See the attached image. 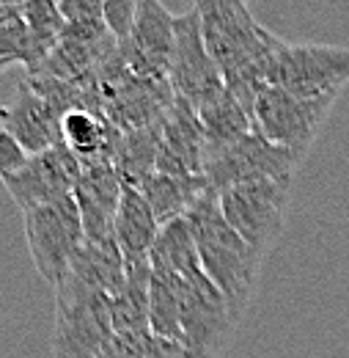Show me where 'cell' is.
Masks as SVG:
<instances>
[{"instance_id":"6da1fadb","label":"cell","mask_w":349,"mask_h":358,"mask_svg":"<svg viewBox=\"0 0 349 358\" xmlns=\"http://www.w3.org/2000/svg\"><path fill=\"white\" fill-rule=\"evenodd\" d=\"M193 6L225 89L253 116L259 94L272 89L275 58L283 39L256 22L245 0H195Z\"/></svg>"},{"instance_id":"7a4b0ae2","label":"cell","mask_w":349,"mask_h":358,"mask_svg":"<svg viewBox=\"0 0 349 358\" xmlns=\"http://www.w3.org/2000/svg\"><path fill=\"white\" fill-rule=\"evenodd\" d=\"M184 218L193 229L201 268L225 295L231 312L239 322L256 292L264 257L223 218L215 190H209Z\"/></svg>"},{"instance_id":"3957f363","label":"cell","mask_w":349,"mask_h":358,"mask_svg":"<svg viewBox=\"0 0 349 358\" xmlns=\"http://www.w3.org/2000/svg\"><path fill=\"white\" fill-rule=\"evenodd\" d=\"M55 320L50 350L55 358H96L113 339L110 295L88 287L77 275H66L55 289Z\"/></svg>"},{"instance_id":"277c9868","label":"cell","mask_w":349,"mask_h":358,"mask_svg":"<svg viewBox=\"0 0 349 358\" xmlns=\"http://www.w3.org/2000/svg\"><path fill=\"white\" fill-rule=\"evenodd\" d=\"M295 179H259L218 193L220 213L259 254H269L281 240Z\"/></svg>"},{"instance_id":"5b68a950","label":"cell","mask_w":349,"mask_h":358,"mask_svg":"<svg viewBox=\"0 0 349 358\" xmlns=\"http://www.w3.org/2000/svg\"><path fill=\"white\" fill-rule=\"evenodd\" d=\"M25 215V243L34 259V268L55 289L72 268V259L86 243V229L75 196L44 204Z\"/></svg>"},{"instance_id":"8992f818","label":"cell","mask_w":349,"mask_h":358,"mask_svg":"<svg viewBox=\"0 0 349 358\" xmlns=\"http://www.w3.org/2000/svg\"><path fill=\"white\" fill-rule=\"evenodd\" d=\"M336 99L339 96L306 99L283 89H267L253 105V130L262 133L267 141L289 149L303 163Z\"/></svg>"},{"instance_id":"52a82bcc","label":"cell","mask_w":349,"mask_h":358,"mask_svg":"<svg viewBox=\"0 0 349 358\" xmlns=\"http://www.w3.org/2000/svg\"><path fill=\"white\" fill-rule=\"evenodd\" d=\"M181 292V348L193 358H215L225 348L237 317L225 295L212 278L198 270L193 275H179Z\"/></svg>"},{"instance_id":"ba28073f","label":"cell","mask_w":349,"mask_h":358,"mask_svg":"<svg viewBox=\"0 0 349 358\" xmlns=\"http://www.w3.org/2000/svg\"><path fill=\"white\" fill-rule=\"evenodd\" d=\"M349 86V47L289 45L283 42L275 58L272 89L295 96L319 99L339 96Z\"/></svg>"},{"instance_id":"9c48e42d","label":"cell","mask_w":349,"mask_h":358,"mask_svg":"<svg viewBox=\"0 0 349 358\" xmlns=\"http://www.w3.org/2000/svg\"><path fill=\"white\" fill-rule=\"evenodd\" d=\"M168 86L174 96L184 99L193 110H198L204 102L215 99L225 89L215 58L209 55L201 17L195 6L184 14H179L174 22V47L168 61Z\"/></svg>"},{"instance_id":"30bf717a","label":"cell","mask_w":349,"mask_h":358,"mask_svg":"<svg viewBox=\"0 0 349 358\" xmlns=\"http://www.w3.org/2000/svg\"><path fill=\"white\" fill-rule=\"evenodd\" d=\"M297 166L300 160L289 149L251 130L228 149L209 155L204 160V177L209 179L215 193H223L234 185L259 182V179H295Z\"/></svg>"},{"instance_id":"8fae6325","label":"cell","mask_w":349,"mask_h":358,"mask_svg":"<svg viewBox=\"0 0 349 358\" xmlns=\"http://www.w3.org/2000/svg\"><path fill=\"white\" fill-rule=\"evenodd\" d=\"M80 174H83V163L64 143H58L39 155H31L20 171L6 174L0 179H3L11 201L22 213H28V210H36V207L72 196Z\"/></svg>"},{"instance_id":"7c38bea8","label":"cell","mask_w":349,"mask_h":358,"mask_svg":"<svg viewBox=\"0 0 349 358\" xmlns=\"http://www.w3.org/2000/svg\"><path fill=\"white\" fill-rule=\"evenodd\" d=\"M176 17L160 0H138V17L130 39L119 45L124 64L135 78L168 80V61L174 47Z\"/></svg>"},{"instance_id":"4fadbf2b","label":"cell","mask_w":349,"mask_h":358,"mask_svg":"<svg viewBox=\"0 0 349 358\" xmlns=\"http://www.w3.org/2000/svg\"><path fill=\"white\" fill-rule=\"evenodd\" d=\"M157 138V171L163 174H204V130L198 113L174 96L160 116Z\"/></svg>"},{"instance_id":"5bb4252c","label":"cell","mask_w":349,"mask_h":358,"mask_svg":"<svg viewBox=\"0 0 349 358\" xmlns=\"http://www.w3.org/2000/svg\"><path fill=\"white\" fill-rule=\"evenodd\" d=\"M124 193V182L113 163L83 166V174L75 185V201L80 207V218L86 229V240H107L113 237L116 210Z\"/></svg>"},{"instance_id":"9a60e30c","label":"cell","mask_w":349,"mask_h":358,"mask_svg":"<svg viewBox=\"0 0 349 358\" xmlns=\"http://www.w3.org/2000/svg\"><path fill=\"white\" fill-rule=\"evenodd\" d=\"M6 130L14 135L28 155H39L61 143V113L31 83H20L8 108H0Z\"/></svg>"},{"instance_id":"2e32d148","label":"cell","mask_w":349,"mask_h":358,"mask_svg":"<svg viewBox=\"0 0 349 358\" xmlns=\"http://www.w3.org/2000/svg\"><path fill=\"white\" fill-rule=\"evenodd\" d=\"M149 207L154 210L160 224H168L176 218H184L209 190V179L204 174H163L154 171L138 185Z\"/></svg>"},{"instance_id":"e0dca14e","label":"cell","mask_w":349,"mask_h":358,"mask_svg":"<svg viewBox=\"0 0 349 358\" xmlns=\"http://www.w3.org/2000/svg\"><path fill=\"white\" fill-rule=\"evenodd\" d=\"M163 224L157 221L154 210L143 199V193L132 185H124L119 210H116V224H113V240L119 243L121 254L127 262L149 259L151 245L157 240Z\"/></svg>"},{"instance_id":"ac0fdd59","label":"cell","mask_w":349,"mask_h":358,"mask_svg":"<svg viewBox=\"0 0 349 358\" xmlns=\"http://www.w3.org/2000/svg\"><path fill=\"white\" fill-rule=\"evenodd\" d=\"M195 113H198V122L204 130V143H207L204 160L215 152L228 149L231 143H237L239 138H245L253 130V116L228 89L220 91L215 99L204 102Z\"/></svg>"},{"instance_id":"d6986e66","label":"cell","mask_w":349,"mask_h":358,"mask_svg":"<svg viewBox=\"0 0 349 358\" xmlns=\"http://www.w3.org/2000/svg\"><path fill=\"white\" fill-rule=\"evenodd\" d=\"M72 275L86 281L88 287L102 289L105 295H116L127 278V259L113 237L107 240H86L77 257L72 259Z\"/></svg>"},{"instance_id":"ffe728a7","label":"cell","mask_w":349,"mask_h":358,"mask_svg":"<svg viewBox=\"0 0 349 358\" xmlns=\"http://www.w3.org/2000/svg\"><path fill=\"white\" fill-rule=\"evenodd\" d=\"M107 124L102 116H96L91 108H72L61 116V143L83 163V166H94V163H110L113 157V143Z\"/></svg>"},{"instance_id":"44dd1931","label":"cell","mask_w":349,"mask_h":358,"mask_svg":"<svg viewBox=\"0 0 349 358\" xmlns=\"http://www.w3.org/2000/svg\"><path fill=\"white\" fill-rule=\"evenodd\" d=\"M149 301H151V262H127V278L110 298L116 334L149 331Z\"/></svg>"},{"instance_id":"7402d4cb","label":"cell","mask_w":349,"mask_h":358,"mask_svg":"<svg viewBox=\"0 0 349 358\" xmlns=\"http://www.w3.org/2000/svg\"><path fill=\"white\" fill-rule=\"evenodd\" d=\"M149 262L154 270H165V273H176V275H193V273L204 270L187 218H176V221L163 224L154 245H151Z\"/></svg>"},{"instance_id":"603a6c76","label":"cell","mask_w":349,"mask_h":358,"mask_svg":"<svg viewBox=\"0 0 349 358\" xmlns=\"http://www.w3.org/2000/svg\"><path fill=\"white\" fill-rule=\"evenodd\" d=\"M181 292L179 275L151 268V301H149V331L160 339L181 345Z\"/></svg>"},{"instance_id":"cb8c5ba5","label":"cell","mask_w":349,"mask_h":358,"mask_svg":"<svg viewBox=\"0 0 349 358\" xmlns=\"http://www.w3.org/2000/svg\"><path fill=\"white\" fill-rule=\"evenodd\" d=\"M96 358H193L181 345L154 336L151 331L113 334Z\"/></svg>"},{"instance_id":"d4e9b609","label":"cell","mask_w":349,"mask_h":358,"mask_svg":"<svg viewBox=\"0 0 349 358\" xmlns=\"http://www.w3.org/2000/svg\"><path fill=\"white\" fill-rule=\"evenodd\" d=\"M0 61L6 64H22L31 75H36L44 66L47 55L42 52V47L36 45L31 28L25 25L22 14L11 22L0 25Z\"/></svg>"},{"instance_id":"484cf974","label":"cell","mask_w":349,"mask_h":358,"mask_svg":"<svg viewBox=\"0 0 349 358\" xmlns=\"http://www.w3.org/2000/svg\"><path fill=\"white\" fill-rule=\"evenodd\" d=\"M22 20L31 28L36 45L42 47V52L50 58V52L58 47L64 28H66L58 0H22Z\"/></svg>"},{"instance_id":"4316f807","label":"cell","mask_w":349,"mask_h":358,"mask_svg":"<svg viewBox=\"0 0 349 358\" xmlns=\"http://www.w3.org/2000/svg\"><path fill=\"white\" fill-rule=\"evenodd\" d=\"M102 17H105V25L113 34V39L119 45H124L135 28L138 0H102Z\"/></svg>"},{"instance_id":"83f0119b","label":"cell","mask_w":349,"mask_h":358,"mask_svg":"<svg viewBox=\"0 0 349 358\" xmlns=\"http://www.w3.org/2000/svg\"><path fill=\"white\" fill-rule=\"evenodd\" d=\"M28 157H31V155L22 149V143L8 133L6 127H0V177L20 171V169L28 163Z\"/></svg>"},{"instance_id":"f1b7e54d","label":"cell","mask_w":349,"mask_h":358,"mask_svg":"<svg viewBox=\"0 0 349 358\" xmlns=\"http://www.w3.org/2000/svg\"><path fill=\"white\" fill-rule=\"evenodd\" d=\"M61 14L66 20V25H77V22H105L102 17V0H58Z\"/></svg>"},{"instance_id":"f546056e","label":"cell","mask_w":349,"mask_h":358,"mask_svg":"<svg viewBox=\"0 0 349 358\" xmlns=\"http://www.w3.org/2000/svg\"><path fill=\"white\" fill-rule=\"evenodd\" d=\"M20 14H22V6H0V25L17 20Z\"/></svg>"},{"instance_id":"4dcf8cb0","label":"cell","mask_w":349,"mask_h":358,"mask_svg":"<svg viewBox=\"0 0 349 358\" xmlns=\"http://www.w3.org/2000/svg\"><path fill=\"white\" fill-rule=\"evenodd\" d=\"M0 6H22V0H0Z\"/></svg>"},{"instance_id":"1f68e13d","label":"cell","mask_w":349,"mask_h":358,"mask_svg":"<svg viewBox=\"0 0 349 358\" xmlns=\"http://www.w3.org/2000/svg\"><path fill=\"white\" fill-rule=\"evenodd\" d=\"M3 66H8V64H6V61H0V69H3Z\"/></svg>"}]
</instances>
